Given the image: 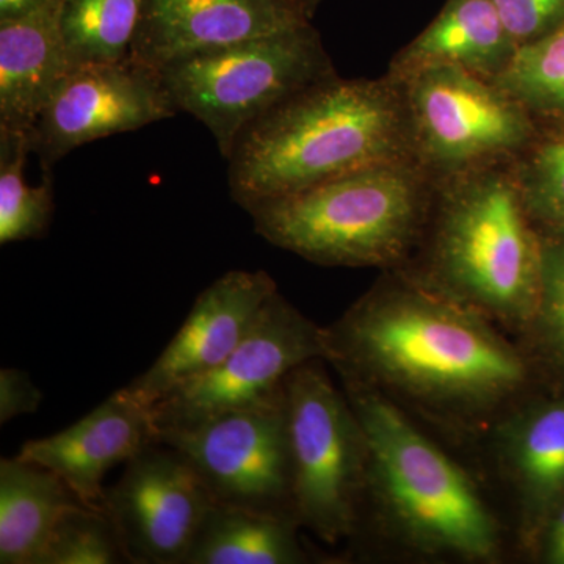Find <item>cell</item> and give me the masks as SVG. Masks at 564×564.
Instances as JSON below:
<instances>
[{"label":"cell","instance_id":"1","mask_svg":"<svg viewBox=\"0 0 564 564\" xmlns=\"http://www.w3.org/2000/svg\"><path fill=\"white\" fill-rule=\"evenodd\" d=\"M325 337L343 383L372 388L458 441L484 440L544 391L511 334L403 270L384 272Z\"/></svg>","mask_w":564,"mask_h":564},{"label":"cell","instance_id":"2","mask_svg":"<svg viewBox=\"0 0 564 564\" xmlns=\"http://www.w3.org/2000/svg\"><path fill=\"white\" fill-rule=\"evenodd\" d=\"M408 159L415 161L402 84L386 73L337 74L306 88L251 124L226 161L232 199L245 209Z\"/></svg>","mask_w":564,"mask_h":564},{"label":"cell","instance_id":"3","mask_svg":"<svg viewBox=\"0 0 564 564\" xmlns=\"http://www.w3.org/2000/svg\"><path fill=\"white\" fill-rule=\"evenodd\" d=\"M369 443L364 527L430 562L499 563L507 529L469 470L383 393L343 383Z\"/></svg>","mask_w":564,"mask_h":564},{"label":"cell","instance_id":"4","mask_svg":"<svg viewBox=\"0 0 564 564\" xmlns=\"http://www.w3.org/2000/svg\"><path fill=\"white\" fill-rule=\"evenodd\" d=\"M540 229L514 162L436 182L422 242L403 272L518 339L540 295Z\"/></svg>","mask_w":564,"mask_h":564},{"label":"cell","instance_id":"5","mask_svg":"<svg viewBox=\"0 0 564 564\" xmlns=\"http://www.w3.org/2000/svg\"><path fill=\"white\" fill-rule=\"evenodd\" d=\"M436 182L414 159L383 163L245 207L256 234L304 261L403 269L422 242Z\"/></svg>","mask_w":564,"mask_h":564},{"label":"cell","instance_id":"6","mask_svg":"<svg viewBox=\"0 0 564 564\" xmlns=\"http://www.w3.org/2000/svg\"><path fill=\"white\" fill-rule=\"evenodd\" d=\"M159 74L177 111L203 122L228 159L251 124L337 70L310 22L182 58Z\"/></svg>","mask_w":564,"mask_h":564},{"label":"cell","instance_id":"7","mask_svg":"<svg viewBox=\"0 0 564 564\" xmlns=\"http://www.w3.org/2000/svg\"><path fill=\"white\" fill-rule=\"evenodd\" d=\"M291 436L293 516L334 545L361 533L370 454L347 393L333 384L323 359L296 367L284 381Z\"/></svg>","mask_w":564,"mask_h":564},{"label":"cell","instance_id":"8","mask_svg":"<svg viewBox=\"0 0 564 564\" xmlns=\"http://www.w3.org/2000/svg\"><path fill=\"white\" fill-rule=\"evenodd\" d=\"M393 79L402 84L415 161L434 182L514 162L536 137L529 110L470 70L430 65Z\"/></svg>","mask_w":564,"mask_h":564},{"label":"cell","instance_id":"9","mask_svg":"<svg viewBox=\"0 0 564 564\" xmlns=\"http://www.w3.org/2000/svg\"><path fill=\"white\" fill-rule=\"evenodd\" d=\"M325 326L310 321L280 291L263 304L250 332L217 367L152 404L159 432L284 400V381L304 362L326 361Z\"/></svg>","mask_w":564,"mask_h":564},{"label":"cell","instance_id":"10","mask_svg":"<svg viewBox=\"0 0 564 564\" xmlns=\"http://www.w3.org/2000/svg\"><path fill=\"white\" fill-rule=\"evenodd\" d=\"M159 444L180 452L195 467L215 502L295 518L284 400L162 430Z\"/></svg>","mask_w":564,"mask_h":564},{"label":"cell","instance_id":"11","mask_svg":"<svg viewBox=\"0 0 564 564\" xmlns=\"http://www.w3.org/2000/svg\"><path fill=\"white\" fill-rule=\"evenodd\" d=\"M177 113L159 70L131 58L76 66L31 132L43 172L91 141L139 131Z\"/></svg>","mask_w":564,"mask_h":564},{"label":"cell","instance_id":"12","mask_svg":"<svg viewBox=\"0 0 564 564\" xmlns=\"http://www.w3.org/2000/svg\"><path fill=\"white\" fill-rule=\"evenodd\" d=\"M215 500L187 459L152 444L126 464L117 485L104 491L129 562L185 564Z\"/></svg>","mask_w":564,"mask_h":564},{"label":"cell","instance_id":"13","mask_svg":"<svg viewBox=\"0 0 564 564\" xmlns=\"http://www.w3.org/2000/svg\"><path fill=\"white\" fill-rule=\"evenodd\" d=\"M513 505L518 547L532 556L564 497V391H540L505 414L484 437Z\"/></svg>","mask_w":564,"mask_h":564},{"label":"cell","instance_id":"14","mask_svg":"<svg viewBox=\"0 0 564 564\" xmlns=\"http://www.w3.org/2000/svg\"><path fill=\"white\" fill-rule=\"evenodd\" d=\"M278 292L263 270H231L204 289L180 332L150 369L126 386L137 402L151 408L185 381L209 372L240 344Z\"/></svg>","mask_w":564,"mask_h":564},{"label":"cell","instance_id":"15","mask_svg":"<svg viewBox=\"0 0 564 564\" xmlns=\"http://www.w3.org/2000/svg\"><path fill=\"white\" fill-rule=\"evenodd\" d=\"M313 22L295 0H143L129 58L170 63Z\"/></svg>","mask_w":564,"mask_h":564},{"label":"cell","instance_id":"16","mask_svg":"<svg viewBox=\"0 0 564 564\" xmlns=\"http://www.w3.org/2000/svg\"><path fill=\"white\" fill-rule=\"evenodd\" d=\"M152 444L159 440L151 408L120 389L68 429L28 441L18 456L57 475L82 503L104 510L106 475Z\"/></svg>","mask_w":564,"mask_h":564},{"label":"cell","instance_id":"17","mask_svg":"<svg viewBox=\"0 0 564 564\" xmlns=\"http://www.w3.org/2000/svg\"><path fill=\"white\" fill-rule=\"evenodd\" d=\"M62 0L0 21V131L31 132L70 65L61 28Z\"/></svg>","mask_w":564,"mask_h":564},{"label":"cell","instance_id":"18","mask_svg":"<svg viewBox=\"0 0 564 564\" xmlns=\"http://www.w3.org/2000/svg\"><path fill=\"white\" fill-rule=\"evenodd\" d=\"M518 46L492 0H447L443 10L393 55L388 74L402 77L430 65H454L496 82Z\"/></svg>","mask_w":564,"mask_h":564},{"label":"cell","instance_id":"19","mask_svg":"<svg viewBox=\"0 0 564 564\" xmlns=\"http://www.w3.org/2000/svg\"><path fill=\"white\" fill-rule=\"evenodd\" d=\"M82 503L57 475L17 458L0 462V563L41 564L62 516Z\"/></svg>","mask_w":564,"mask_h":564},{"label":"cell","instance_id":"20","mask_svg":"<svg viewBox=\"0 0 564 564\" xmlns=\"http://www.w3.org/2000/svg\"><path fill=\"white\" fill-rule=\"evenodd\" d=\"M299 529L292 516L215 502L185 564L306 563Z\"/></svg>","mask_w":564,"mask_h":564},{"label":"cell","instance_id":"21","mask_svg":"<svg viewBox=\"0 0 564 564\" xmlns=\"http://www.w3.org/2000/svg\"><path fill=\"white\" fill-rule=\"evenodd\" d=\"M540 295L518 343L544 391H564V234H543Z\"/></svg>","mask_w":564,"mask_h":564},{"label":"cell","instance_id":"22","mask_svg":"<svg viewBox=\"0 0 564 564\" xmlns=\"http://www.w3.org/2000/svg\"><path fill=\"white\" fill-rule=\"evenodd\" d=\"M143 0H62L61 28L73 68L129 58Z\"/></svg>","mask_w":564,"mask_h":564},{"label":"cell","instance_id":"23","mask_svg":"<svg viewBox=\"0 0 564 564\" xmlns=\"http://www.w3.org/2000/svg\"><path fill=\"white\" fill-rule=\"evenodd\" d=\"M32 154L31 137L0 131V243L40 239L54 215L51 172L36 187L25 184L24 170Z\"/></svg>","mask_w":564,"mask_h":564},{"label":"cell","instance_id":"24","mask_svg":"<svg viewBox=\"0 0 564 564\" xmlns=\"http://www.w3.org/2000/svg\"><path fill=\"white\" fill-rule=\"evenodd\" d=\"M529 110L538 128L564 126V24L525 44L496 80Z\"/></svg>","mask_w":564,"mask_h":564},{"label":"cell","instance_id":"25","mask_svg":"<svg viewBox=\"0 0 564 564\" xmlns=\"http://www.w3.org/2000/svg\"><path fill=\"white\" fill-rule=\"evenodd\" d=\"M514 173L540 232L564 234V126L538 128Z\"/></svg>","mask_w":564,"mask_h":564},{"label":"cell","instance_id":"26","mask_svg":"<svg viewBox=\"0 0 564 564\" xmlns=\"http://www.w3.org/2000/svg\"><path fill=\"white\" fill-rule=\"evenodd\" d=\"M129 562L120 533L106 510L85 503L62 516L41 564H117Z\"/></svg>","mask_w":564,"mask_h":564},{"label":"cell","instance_id":"27","mask_svg":"<svg viewBox=\"0 0 564 564\" xmlns=\"http://www.w3.org/2000/svg\"><path fill=\"white\" fill-rule=\"evenodd\" d=\"M492 3L518 50L564 24V0H492Z\"/></svg>","mask_w":564,"mask_h":564},{"label":"cell","instance_id":"28","mask_svg":"<svg viewBox=\"0 0 564 564\" xmlns=\"http://www.w3.org/2000/svg\"><path fill=\"white\" fill-rule=\"evenodd\" d=\"M43 392L32 383L24 370H0V423L6 425L14 417L32 414L43 402Z\"/></svg>","mask_w":564,"mask_h":564},{"label":"cell","instance_id":"29","mask_svg":"<svg viewBox=\"0 0 564 564\" xmlns=\"http://www.w3.org/2000/svg\"><path fill=\"white\" fill-rule=\"evenodd\" d=\"M530 558L544 564H564V497L545 521Z\"/></svg>","mask_w":564,"mask_h":564},{"label":"cell","instance_id":"30","mask_svg":"<svg viewBox=\"0 0 564 564\" xmlns=\"http://www.w3.org/2000/svg\"><path fill=\"white\" fill-rule=\"evenodd\" d=\"M46 2L50 0H0V21L24 17Z\"/></svg>","mask_w":564,"mask_h":564},{"label":"cell","instance_id":"31","mask_svg":"<svg viewBox=\"0 0 564 564\" xmlns=\"http://www.w3.org/2000/svg\"><path fill=\"white\" fill-rule=\"evenodd\" d=\"M295 2L299 3V6L306 11L307 17L313 20L314 14L317 13L318 7L322 6L323 0H295Z\"/></svg>","mask_w":564,"mask_h":564}]
</instances>
